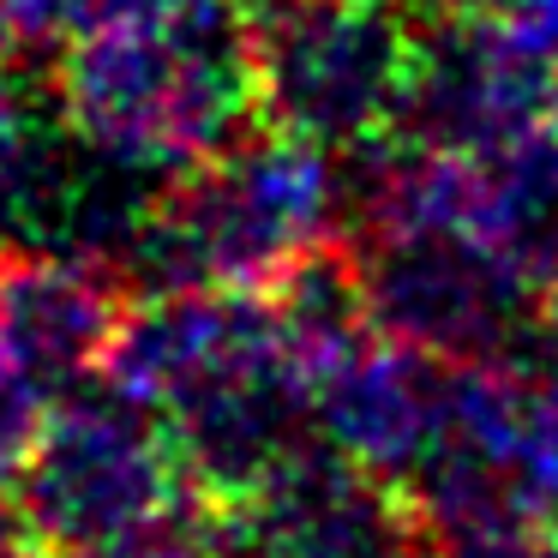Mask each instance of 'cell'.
Returning a JSON list of instances; mask_svg holds the SVG:
<instances>
[{
  "mask_svg": "<svg viewBox=\"0 0 558 558\" xmlns=\"http://www.w3.org/2000/svg\"><path fill=\"white\" fill-rule=\"evenodd\" d=\"M102 378L162 421L198 505H234L313 445V385L265 289L133 294Z\"/></svg>",
  "mask_w": 558,
  "mask_h": 558,
  "instance_id": "1",
  "label": "cell"
},
{
  "mask_svg": "<svg viewBox=\"0 0 558 558\" xmlns=\"http://www.w3.org/2000/svg\"><path fill=\"white\" fill-rule=\"evenodd\" d=\"M49 85L78 138L169 181L265 126L253 37L234 0L174 25L90 31L54 61Z\"/></svg>",
  "mask_w": 558,
  "mask_h": 558,
  "instance_id": "2",
  "label": "cell"
},
{
  "mask_svg": "<svg viewBox=\"0 0 558 558\" xmlns=\"http://www.w3.org/2000/svg\"><path fill=\"white\" fill-rule=\"evenodd\" d=\"M342 217L337 150L265 121L162 186L126 265V294L270 289Z\"/></svg>",
  "mask_w": 558,
  "mask_h": 558,
  "instance_id": "3",
  "label": "cell"
},
{
  "mask_svg": "<svg viewBox=\"0 0 558 558\" xmlns=\"http://www.w3.org/2000/svg\"><path fill=\"white\" fill-rule=\"evenodd\" d=\"M13 493L37 546L54 558L150 534L198 505L162 421L102 373L49 402Z\"/></svg>",
  "mask_w": 558,
  "mask_h": 558,
  "instance_id": "4",
  "label": "cell"
},
{
  "mask_svg": "<svg viewBox=\"0 0 558 558\" xmlns=\"http://www.w3.org/2000/svg\"><path fill=\"white\" fill-rule=\"evenodd\" d=\"M246 37L270 126L325 150L390 133L414 61V19L378 0H289Z\"/></svg>",
  "mask_w": 558,
  "mask_h": 558,
  "instance_id": "5",
  "label": "cell"
},
{
  "mask_svg": "<svg viewBox=\"0 0 558 558\" xmlns=\"http://www.w3.org/2000/svg\"><path fill=\"white\" fill-rule=\"evenodd\" d=\"M373 325L438 361H529L546 289L462 229H385L361 246Z\"/></svg>",
  "mask_w": 558,
  "mask_h": 558,
  "instance_id": "6",
  "label": "cell"
},
{
  "mask_svg": "<svg viewBox=\"0 0 558 558\" xmlns=\"http://www.w3.org/2000/svg\"><path fill=\"white\" fill-rule=\"evenodd\" d=\"M558 114V61L481 7L414 25V61L390 133L450 157H498Z\"/></svg>",
  "mask_w": 558,
  "mask_h": 558,
  "instance_id": "7",
  "label": "cell"
},
{
  "mask_svg": "<svg viewBox=\"0 0 558 558\" xmlns=\"http://www.w3.org/2000/svg\"><path fill=\"white\" fill-rule=\"evenodd\" d=\"M445 397L450 361L373 330L325 378H313V433L354 469L409 486L445 426Z\"/></svg>",
  "mask_w": 558,
  "mask_h": 558,
  "instance_id": "8",
  "label": "cell"
},
{
  "mask_svg": "<svg viewBox=\"0 0 558 558\" xmlns=\"http://www.w3.org/2000/svg\"><path fill=\"white\" fill-rule=\"evenodd\" d=\"M133 294L73 253L0 246V361L49 397L102 373Z\"/></svg>",
  "mask_w": 558,
  "mask_h": 558,
  "instance_id": "9",
  "label": "cell"
},
{
  "mask_svg": "<svg viewBox=\"0 0 558 558\" xmlns=\"http://www.w3.org/2000/svg\"><path fill=\"white\" fill-rule=\"evenodd\" d=\"M61 109H37L31 90L0 78V246L19 241L31 186H37L43 162H49L54 138H61Z\"/></svg>",
  "mask_w": 558,
  "mask_h": 558,
  "instance_id": "10",
  "label": "cell"
},
{
  "mask_svg": "<svg viewBox=\"0 0 558 558\" xmlns=\"http://www.w3.org/2000/svg\"><path fill=\"white\" fill-rule=\"evenodd\" d=\"M0 19L13 31L19 54H49V61H61L78 37L97 31L90 0H0Z\"/></svg>",
  "mask_w": 558,
  "mask_h": 558,
  "instance_id": "11",
  "label": "cell"
},
{
  "mask_svg": "<svg viewBox=\"0 0 558 558\" xmlns=\"http://www.w3.org/2000/svg\"><path fill=\"white\" fill-rule=\"evenodd\" d=\"M49 390L37 378H25L19 366L0 361V481H19L31 445H37L43 421H49Z\"/></svg>",
  "mask_w": 558,
  "mask_h": 558,
  "instance_id": "12",
  "label": "cell"
},
{
  "mask_svg": "<svg viewBox=\"0 0 558 558\" xmlns=\"http://www.w3.org/2000/svg\"><path fill=\"white\" fill-rule=\"evenodd\" d=\"M97 7V31L109 25H174V19H193L217 0H90Z\"/></svg>",
  "mask_w": 558,
  "mask_h": 558,
  "instance_id": "13",
  "label": "cell"
},
{
  "mask_svg": "<svg viewBox=\"0 0 558 558\" xmlns=\"http://www.w3.org/2000/svg\"><path fill=\"white\" fill-rule=\"evenodd\" d=\"M498 19H505L517 37H529L534 49H546L558 61V0H510Z\"/></svg>",
  "mask_w": 558,
  "mask_h": 558,
  "instance_id": "14",
  "label": "cell"
},
{
  "mask_svg": "<svg viewBox=\"0 0 558 558\" xmlns=\"http://www.w3.org/2000/svg\"><path fill=\"white\" fill-rule=\"evenodd\" d=\"M31 553H43V546L25 522V505H19L13 481H0V558H31Z\"/></svg>",
  "mask_w": 558,
  "mask_h": 558,
  "instance_id": "15",
  "label": "cell"
},
{
  "mask_svg": "<svg viewBox=\"0 0 558 558\" xmlns=\"http://www.w3.org/2000/svg\"><path fill=\"white\" fill-rule=\"evenodd\" d=\"M469 558H558V529H522V534H505V541L481 546Z\"/></svg>",
  "mask_w": 558,
  "mask_h": 558,
  "instance_id": "16",
  "label": "cell"
},
{
  "mask_svg": "<svg viewBox=\"0 0 558 558\" xmlns=\"http://www.w3.org/2000/svg\"><path fill=\"white\" fill-rule=\"evenodd\" d=\"M397 558H450V553H438V546H433V541H414V546H409V553H397Z\"/></svg>",
  "mask_w": 558,
  "mask_h": 558,
  "instance_id": "17",
  "label": "cell"
},
{
  "mask_svg": "<svg viewBox=\"0 0 558 558\" xmlns=\"http://www.w3.org/2000/svg\"><path fill=\"white\" fill-rule=\"evenodd\" d=\"M13 54H19V49H13V31H7V19H0V66L13 61Z\"/></svg>",
  "mask_w": 558,
  "mask_h": 558,
  "instance_id": "18",
  "label": "cell"
}]
</instances>
